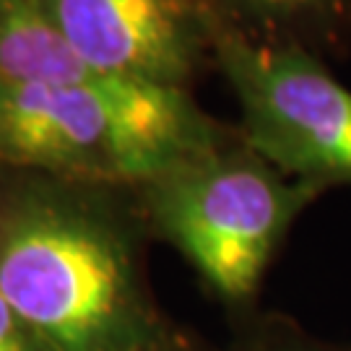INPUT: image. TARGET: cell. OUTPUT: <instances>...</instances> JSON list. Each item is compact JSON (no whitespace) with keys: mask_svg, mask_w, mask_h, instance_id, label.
Masks as SVG:
<instances>
[{"mask_svg":"<svg viewBox=\"0 0 351 351\" xmlns=\"http://www.w3.org/2000/svg\"><path fill=\"white\" fill-rule=\"evenodd\" d=\"M112 185L16 172L0 190V291L47 351H156Z\"/></svg>","mask_w":351,"mask_h":351,"instance_id":"obj_1","label":"cell"},{"mask_svg":"<svg viewBox=\"0 0 351 351\" xmlns=\"http://www.w3.org/2000/svg\"><path fill=\"white\" fill-rule=\"evenodd\" d=\"M229 133L180 88L0 81V167L136 188Z\"/></svg>","mask_w":351,"mask_h":351,"instance_id":"obj_2","label":"cell"},{"mask_svg":"<svg viewBox=\"0 0 351 351\" xmlns=\"http://www.w3.org/2000/svg\"><path fill=\"white\" fill-rule=\"evenodd\" d=\"M156 234L226 302H247L291 224L323 190L281 175L237 128L136 185Z\"/></svg>","mask_w":351,"mask_h":351,"instance_id":"obj_3","label":"cell"},{"mask_svg":"<svg viewBox=\"0 0 351 351\" xmlns=\"http://www.w3.org/2000/svg\"><path fill=\"white\" fill-rule=\"evenodd\" d=\"M216 68L239 104V136L255 154L323 193L351 185V88L323 58L258 45L221 26Z\"/></svg>","mask_w":351,"mask_h":351,"instance_id":"obj_4","label":"cell"},{"mask_svg":"<svg viewBox=\"0 0 351 351\" xmlns=\"http://www.w3.org/2000/svg\"><path fill=\"white\" fill-rule=\"evenodd\" d=\"M88 68L130 84L190 91L216 68L211 0H39Z\"/></svg>","mask_w":351,"mask_h":351,"instance_id":"obj_5","label":"cell"},{"mask_svg":"<svg viewBox=\"0 0 351 351\" xmlns=\"http://www.w3.org/2000/svg\"><path fill=\"white\" fill-rule=\"evenodd\" d=\"M226 32L258 45L300 47L317 58L351 50V0H211Z\"/></svg>","mask_w":351,"mask_h":351,"instance_id":"obj_6","label":"cell"},{"mask_svg":"<svg viewBox=\"0 0 351 351\" xmlns=\"http://www.w3.org/2000/svg\"><path fill=\"white\" fill-rule=\"evenodd\" d=\"M0 81L104 84L52 24L39 0H0Z\"/></svg>","mask_w":351,"mask_h":351,"instance_id":"obj_7","label":"cell"},{"mask_svg":"<svg viewBox=\"0 0 351 351\" xmlns=\"http://www.w3.org/2000/svg\"><path fill=\"white\" fill-rule=\"evenodd\" d=\"M0 351H47L0 291Z\"/></svg>","mask_w":351,"mask_h":351,"instance_id":"obj_8","label":"cell"},{"mask_svg":"<svg viewBox=\"0 0 351 351\" xmlns=\"http://www.w3.org/2000/svg\"><path fill=\"white\" fill-rule=\"evenodd\" d=\"M261 351H339V349H328V346H317V343H304V341H281V343H268Z\"/></svg>","mask_w":351,"mask_h":351,"instance_id":"obj_9","label":"cell"}]
</instances>
